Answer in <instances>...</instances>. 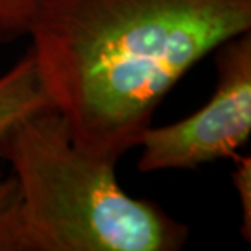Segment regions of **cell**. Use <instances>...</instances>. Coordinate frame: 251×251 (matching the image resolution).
Instances as JSON below:
<instances>
[{
  "label": "cell",
  "mask_w": 251,
  "mask_h": 251,
  "mask_svg": "<svg viewBox=\"0 0 251 251\" xmlns=\"http://www.w3.org/2000/svg\"><path fill=\"white\" fill-rule=\"evenodd\" d=\"M251 28V0H34L39 77L72 144L116 162L205 54Z\"/></svg>",
  "instance_id": "obj_1"
},
{
  "label": "cell",
  "mask_w": 251,
  "mask_h": 251,
  "mask_svg": "<svg viewBox=\"0 0 251 251\" xmlns=\"http://www.w3.org/2000/svg\"><path fill=\"white\" fill-rule=\"evenodd\" d=\"M20 204L13 251H176L189 228L119 186L116 162L85 153L56 109L25 119L0 144Z\"/></svg>",
  "instance_id": "obj_2"
},
{
  "label": "cell",
  "mask_w": 251,
  "mask_h": 251,
  "mask_svg": "<svg viewBox=\"0 0 251 251\" xmlns=\"http://www.w3.org/2000/svg\"><path fill=\"white\" fill-rule=\"evenodd\" d=\"M217 85L212 98L181 121L150 127L140 144L142 173L191 170L235 157L251 132V34L242 33L215 49Z\"/></svg>",
  "instance_id": "obj_3"
},
{
  "label": "cell",
  "mask_w": 251,
  "mask_h": 251,
  "mask_svg": "<svg viewBox=\"0 0 251 251\" xmlns=\"http://www.w3.org/2000/svg\"><path fill=\"white\" fill-rule=\"evenodd\" d=\"M54 109L31 51L0 75V144L17 126L34 114Z\"/></svg>",
  "instance_id": "obj_4"
},
{
  "label": "cell",
  "mask_w": 251,
  "mask_h": 251,
  "mask_svg": "<svg viewBox=\"0 0 251 251\" xmlns=\"http://www.w3.org/2000/svg\"><path fill=\"white\" fill-rule=\"evenodd\" d=\"M20 191L13 175L0 173V251H13Z\"/></svg>",
  "instance_id": "obj_5"
},
{
  "label": "cell",
  "mask_w": 251,
  "mask_h": 251,
  "mask_svg": "<svg viewBox=\"0 0 251 251\" xmlns=\"http://www.w3.org/2000/svg\"><path fill=\"white\" fill-rule=\"evenodd\" d=\"M34 0H0V44L26 36Z\"/></svg>",
  "instance_id": "obj_6"
},
{
  "label": "cell",
  "mask_w": 251,
  "mask_h": 251,
  "mask_svg": "<svg viewBox=\"0 0 251 251\" xmlns=\"http://www.w3.org/2000/svg\"><path fill=\"white\" fill-rule=\"evenodd\" d=\"M237 160V168L232 175L233 184L238 191L240 204H242V235L250 242L251 235V158L250 157H233Z\"/></svg>",
  "instance_id": "obj_7"
}]
</instances>
